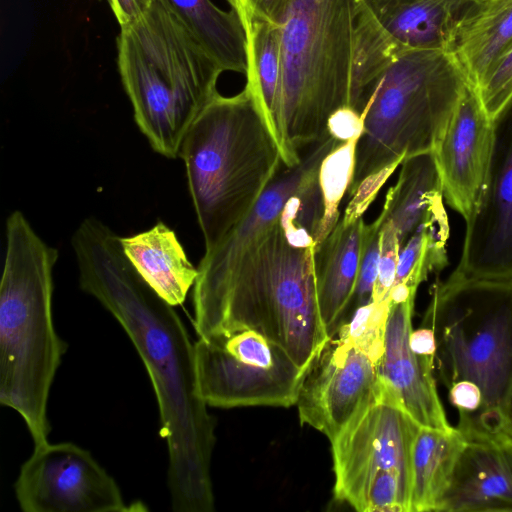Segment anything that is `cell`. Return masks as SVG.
I'll list each match as a JSON object with an SVG mask.
<instances>
[{"mask_svg": "<svg viewBox=\"0 0 512 512\" xmlns=\"http://www.w3.org/2000/svg\"><path fill=\"white\" fill-rule=\"evenodd\" d=\"M72 247L80 288L115 317L148 372L168 449L173 511L212 512L215 423L199 392L195 348L183 322L132 266L120 236L101 221H82Z\"/></svg>", "mask_w": 512, "mask_h": 512, "instance_id": "1", "label": "cell"}, {"mask_svg": "<svg viewBox=\"0 0 512 512\" xmlns=\"http://www.w3.org/2000/svg\"><path fill=\"white\" fill-rule=\"evenodd\" d=\"M314 230L287 202L279 221L242 259L229 281L194 308L199 338L249 328L280 345L304 370L329 335L315 279Z\"/></svg>", "mask_w": 512, "mask_h": 512, "instance_id": "2", "label": "cell"}, {"mask_svg": "<svg viewBox=\"0 0 512 512\" xmlns=\"http://www.w3.org/2000/svg\"><path fill=\"white\" fill-rule=\"evenodd\" d=\"M57 257L22 212L8 216L0 282V403L23 418L34 446L48 442L49 393L67 349L52 317Z\"/></svg>", "mask_w": 512, "mask_h": 512, "instance_id": "3", "label": "cell"}, {"mask_svg": "<svg viewBox=\"0 0 512 512\" xmlns=\"http://www.w3.org/2000/svg\"><path fill=\"white\" fill-rule=\"evenodd\" d=\"M421 325L434 331L442 385L481 390L479 412L456 428L465 440H499L512 427V282L451 273L431 287Z\"/></svg>", "mask_w": 512, "mask_h": 512, "instance_id": "4", "label": "cell"}, {"mask_svg": "<svg viewBox=\"0 0 512 512\" xmlns=\"http://www.w3.org/2000/svg\"><path fill=\"white\" fill-rule=\"evenodd\" d=\"M179 157L205 251L251 212L283 163L248 84L236 95L218 92L211 99L186 135Z\"/></svg>", "mask_w": 512, "mask_h": 512, "instance_id": "5", "label": "cell"}, {"mask_svg": "<svg viewBox=\"0 0 512 512\" xmlns=\"http://www.w3.org/2000/svg\"><path fill=\"white\" fill-rule=\"evenodd\" d=\"M468 80L451 54L406 51L386 68L365 106L347 195L366 210L401 163L432 153Z\"/></svg>", "mask_w": 512, "mask_h": 512, "instance_id": "6", "label": "cell"}, {"mask_svg": "<svg viewBox=\"0 0 512 512\" xmlns=\"http://www.w3.org/2000/svg\"><path fill=\"white\" fill-rule=\"evenodd\" d=\"M359 0H290L280 23L281 75L270 130L282 162L330 136L329 117L349 106Z\"/></svg>", "mask_w": 512, "mask_h": 512, "instance_id": "7", "label": "cell"}, {"mask_svg": "<svg viewBox=\"0 0 512 512\" xmlns=\"http://www.w3.org/2000/svg\"><path fill=\"white\" fill-rule=\"evenodd\" d=\"M117 52L138 128L155 152L179 157L193 123L218 93L223 70L159 0L120 28Z\"/></svg>", "mask_w": 512, "mask_h": 512, "instance_id": "8", "label": "cell"}, {"mask_svg": "<svg viewBox=\"0 0 512 512\" xmlns=\"http://www.w3.org/2000/svg\"><path fill=\"white\" fill-rule=\"evenodd\" d=\"M199 392L208 406L290 407L306 370L277 343L243 328L194 343Z\"/></svg>", "mask_w": 512, "mask_h": 512, "instance_id": "9", "label": "cell"}, {"mask_svg": "<svg viewBox=\"0 0 512 512\" xmlns=\"http://www.w3.org/2000/svg\"><path fill=\"white\" fill-rule=\"evenodd\" d=\"M419 427L375 390L330 441L335 498L363 512L368 488L378 474L396 470L410 477L411 447Z\"/></svg>", "mask_w": 512, "mask_h": 512, "instance_id": "10", "label": "cell"}, {"mask_svg": "<svg viewBox=\"0 0 512 512\" xmlns=\"http://www.w3.org/2000/svg\"><path fill=\"white\" fill-rule=\"evenodd\" d=\"M14 489L24 512L146 510L141 502L127 505L114 478L89 451L70 442L34 446Z\"/></svg>", "mask_w": 512, "mask_h": 512, "instance_id": "11", "label": "cell"}, {"mask_svg": "<svg viewBox=\"0 0 512 512\" xmlns=\"http://www.w3.org/2000/svg\"><path fill=\"white\" fill-rule=\"evenodd\" d=\"M487 182L465 220L458 276L512 282V99L495 117Z\"/></svg>", "mask_w": 512, "mask_h": 512, "instance_id": "12", "label": "cell"}, {"mask_svg": "<svg viewBox=\"0 0 512 512\" xmlns=\"http://www.w3.org/2000/svg\"><path fill=\"white\" fill-rule=\"evenodd\" d=\"M377 363L355 344L332 336L308 367L296 406L301 423L333 440L375 393Z\"/></svg>", "mask_w": 512, "mask_h": 512, "instance_id": "13", "label": "cell"}, {"mask_svg": "<svg viewBox=\"0 0 512 512\" xmlns=\"http://www.w3.org/2000/svg\"><path fill=\"white\" fill-rule=\"evenodd\" d=\"M494 122L467 85L432 152L445 202L467 220L481 200L490 168Z\"/></svg>", "mask_w": 512, "mask_h": 512, "instance_id": "14", "label": "cell"}, {"mask_svg": "<svg viewBox=\"0 0 512 512\" xmlns=\"http://www.w3.org/2000/svg\"><path fill=\"white\" fill-rule=\"evenodd\" d=\"M415 298L390 303L376 390L420 427L450 430L453 426L447 419L434 376L435 360L416 354L409 344Z\"/></svg>", "mask_w": 512, "mask_h": 512, "instance_id": "15", "label": "cell"}, {"mask_svg": "<svg viewBox=\"0 0 512 512\" xmlns=\"http://www.w3.org/2000/svg\"><path fill=\"white\" fill-rule=\"evenodd\" d=\"M512 511V446L466 440L437 512Z\"/></svg>", "mask_w": 512, "mask_h": 512, "instance_id": "16", "label": "cell"}, {"mask_svg": "<svg viewBox=\"0 0 512 512\" xmlns=\"http://www.w3.org/2000/svg\"><path fill=\"white\" fill-rule=\"evenodd\" d=\"M476 0H361L400 52H448L453 34Z\"/></svg>", "mask_w": 512, "mask_h": 512, "instance_id": "17", "label": "cell"}, {"mask_svg": "<svg viewBox=\"0 0 512 512\" xmlns=\"http://www.w3.org/2000/svg\"><path fill=\"white\" fill-rule=\"evenodd\" d=\"M365 223L343 216L315 250L316 291L329 337L346 320L360 268Z\"/></svg>", "mask_w": 512, "mask_h": 512, "instance_id": "18", "label": "cell"}, {"mask_svg": "<svg viewBox=\"0 0 512 512\" xmlns=\"http://www.w3.org/2000/svg\"><path fill=\"white\" fill-rule=\"evenodd\" d=\"M120 240L132 266L158 295L172 306L185 301L199 271L170 227L159 221L146 231Z\"/></svg>", "mask_w": 512, "mask_h": 512, "instance_id": "19", "label": "cell"}, {"mask_svg": "<svg viewBox=\"0 0 512 512\" xmlns=\"http://www.w3.org/2000/svg\"><path fill=\"white\" fill-rule=\"evenodd\" d=\"M512 42V0H476L454 31L448 53L476 90Z\"/></svg>", "mask_w": 512, "mask_h": 512, "instance_id": "20", "label": "cell"}, {"mask_svg": "<svg viewBox=\"0 0 512 512\" xmlns=\"http://www.w3.org/2000/svg\"><path fill=\"white\" fill-rule=\"evenodd\" d=\"M400 166L397 182L386 192L381 213L394 226L402 248L421 224L445 208L432 153L409 157Z\"/></svg>", "mask_w": 512, "mask_h": 512, "instance_id": "21", "label": "cell"}, {"mask_svg": "<svg viewBox=\"0 0 512 512\" xmlns=\"http://www.w3.org/2000/svg\"><path fill=\"white\" fill-rule=\"evenodd\" d=\"M465 444L456 427H419L410 455V512L438 511Z\"/></svg>", "mask_w": 512, "mask_h": 512, "instance_id": "22", "label": "cell"}, {"mask_svg": "<svg viewBox=\"0 0 512 512\" xmlns=\"http://www.w3.org/2000/svg\"><path fill=\"white\" fill-rule=\"evenodd\" d=\"M224 71L247 74L248 42L235 10L224 11L211 0H159Z\"/></svg>", "mask_w": 512, "mask_h": 512, "instance_id": "23", "label": "cell"}, {"mask_svg": "<svg viewBox=\"0 0 512 512\" xmlns=\"http://www.w3.org/2000/svg\"><path fill=\"white\" fill-rule=\"evenodd\" d=\"M401 53L359 0L354 30L349 107L362 114L386 68Z\"/></svg>", "mask_w": 512, "mask_h": 512, "instance_id": "24", "label": "cell"}, {"mask_svg": "<svg viewBox=\"0 0 512 512\" xmlns=\"http://www.w3.org/2000/svg\"><path fill=\"white\" fill-rule=\"evenodd\" d=\"M247 35V83L270 128L281 75L280 25L255 17L240 18Z\"/></svg>", "mask_w": 512, "mask_h": 512, "instance_id": "25", "label": "cell"}, {"mask_svg": "<svg viewBox=\"0 0 512 512\" xmlns=\"http://www.w3.org/2000/svg\"><path fill=\"white\" fill-rule=\"evenodd\" d=\"M359 137L339 142L322 160L318 180L322 195L323 215L314 237L315 250L334 229L340 219V203L351 185L356 146Z\"/></svg>", "mask_w": 512, "mask_h": 512, "instance_id": "26", "label": "cell"}, {"mask_svg": "<svg viewBox=\"0 0 512 512\" xmlns=\"http://www.w3.org/2000/svg\"><path fill=\"white\" fill-rule=\"evenodd\" d=\"M389 310V298L362 305L352 312L333 336L355 344L370 355L378 365L384 349Z\"/></svg>", "mask_w": 512, "mask_h": 512, "instance_id": "27", "label": "cell"}, {"mask_svg": "<svg viewBox=\"0 0 512 512\" xmlns=\"http://www.w3.org/2000/svg\"><path fill=\"white\" fill-rule=\"evenodd\" d=\"M382 222L383 216L380 214L374 222L364 227L360 268L346 320L356 308L372 301L373 290L378 276Z\"/></svg>", "mask_w": 512, "mask_h": 512, "instance_id": "28", "label": "cell"}, {"mask_svg": "<svg viewBox=\"0 0 512 512\" xmlns=\"http://www.w3.org/2000/svg\"><path fill=\"white\" fill-rule=\"evenodd\" d=\"M482 104L492 120L512 99V42L495 61L477 89Z\"/></svg>", "mask_w": 512, "mask_h": 512, "instance_id": "29", "label": "cell"}, {"mask_svg": "<svg viewBox=\"0 0 512 512\" xmlns=\"http://www.w3.org/2000/svg\"><path fill=\"white\" fill-rule=\"evenodd\" d=\"M380 214L383 216L382 213ZM400 249V242L394 226L383 216L378 276L372 301L381 302L389 298L390 290L396 278Z\"/></svg>", "mask_w": 512, "mask_h": 512, "instance_id": "30", "label": "cell"}, {"mask_svg": "<svg viewBox=\"0 0 512 512\" xmlns=\"http://www.w3.org/2000/svg\"><path fill=\"white\" fill-rule=\"evenodd\" d=\"M240 18L255 17L280 25L290 0H227Z\"/></svg>", "mask_w": 512, "mask_h": 512, "instance_id": "31", "label": "cell"}, {"mask_svg": "<svg viewBox=\"0 0 512 512\" xmlns=\"http://www.w3.org/2000/svg\"><path fill=\"white\" fill-rule=\"evenodd\" d=\"M448 399L458 410V422L466 421L475 416L482 405V393L473 382L462 380L455 382L448 389Z\"/></svg>", "mask_w": 512, "mask_h": 512, "instance_id": "32", "label": "cell"}, {"mask_svg": "<svg viewBox=\"0 0 512 512\" xmlns=\"http://www.w3.org/2000/svg\"><path fill=\"white\" fill-rule=\"evenodd\" d=\"M329 134L339 142L361 136L364 120L360 113L349 106L336 110L328 119Z\"/></svg>", "mask_w": 512, "mask_h": 512, "instance_id": "33", "label": "cell"}, {"mask_svg": "<svg viewBox=\"0 0 512 512\" xmlns=\"http://www.w3.org/2000/svg\"><path fill=\"white\" fill-rule=\"evenodd\" d=\"M156 0H108V3L120 25L128 27L139 21Z\"/></svg>", "mask_w": 512, "mask_h": 512, "instance_id": "34", "label": "cell"}, {"mask_svg": "<svg viewBox=\"0 0 512 512\" xmlns=\"http://www.w3.org/2000/svg\"><path fill=\"white\" fill-rule=\"evenodd\" d=\"M409 344L416 354L435 360L437 344L434 331L430 327L420 325L418 329H413Z\"/></svg>", "mask_w": 512, "mask_h": 512, "instance_id": "35", "label": "cell"}, {"mask_svg": "<svg viewBox=\"0 0 512 512\" xmlns=\"http://www.w3.org/2000/svg\"><path fill=\"white\" fill-rule=\"evenodd\" d=\"M512 446V427L507 430V432L501 437Z\"/></svg>", "mask_w": 512, "mask_h": 512, "instance_id": "36", "label": "cell"}, {"mask_svg": "<svg viewBox=\"0 0 512 512\" xmlns=\"http://www.w3.org/2000/svg\"><path fill=\"white\" fill-rule=\"evenodd\" d=\"M510 416H511V419H512V400H511V407H510Z\"/></svg>", "mask_w": 512, "mask_h": 512, "instance_id": "37", "label": "cell"}]
</instances>
